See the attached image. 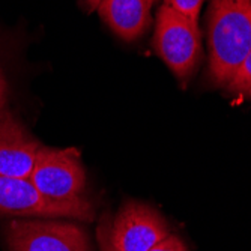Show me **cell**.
Returning <instances> with one entry per match:
<instances>
[{
	"label": "cell",
	"mask_w": 251,
	"mask_h": 251,
	"mask_svg": "<svg viewBox=\"0 0 251 251\" xmlns=\"http://www.w3.org/2000/svg\"><path fill=\"white\" fill-rule=\"evenodd\" d=\"M164 5H167L172 9L197 21L199 15H200L201 5H203V0H164Z\"/></svg>",
	"instance_id": "30bf717a"
},
{
	"label": "cell",
	"mask_w": 251,
	"mask_h": 251,
	"mask_svg": "<svg viewBox=\"0 0 251 251\" xmlns=\"http://www.w3.org/2000/svg\"><path fill=\"white\" fill-rule=\"evenodd\" d=\"M0 214L38 218H73L94 221L95 206L86 197L53 200L45 197L30 179L0 176Z\"/></svg>",
	"instance_id": "3957f363"
},
{
	"label": "cell",
	"mask_w": 251,
	"mask_h": 251,
	"mask_svg": "<svg viewBox=\"0 0 251 251\" xmlns=\"http://www.w3.org/2000/svg\"><path fill=\"white\" fill-rule=\"evenodd\" d=\"M29 179L49 199L74 200L83 197L86 170L80 152L75 148L42 146Z\"/></svg>",
	"instance_id": "5b68a950"
},
{
	"label": "cell",
	"mask_w": 251,
	"mask_h": 251,
	"mask_svg": "<svg viewBox=\"0 0 251 251\" xmlns=\"http://www.w3.org/2000/svg\"><path fill=\"white\" fill-rule=\"evenodd\" d=\"M83 2L87 5L90 11H94V9H98V6L102 3V0H83Z\"/></svg>",
	"instance_id": "5bb4252c"
},
{
	"label": "cell",
	"mask_w": 251,
	"mask_h": 251,
	"mask_svg": "<svg viewBox=\"0 0 251 251\" xmlns=\"http://www.w3.org/2000/svg\"><path fill=\"white\" fill-rule=\"evenodd\" d=\"M98 12L121 39H139L151 25V5L146 0H102Z\"/></svg>",
	"instance_id": "ba28073f"
},
{
	"label": "cell",
	"mask_w": 251,
	"mask_h": 251,
	"mask_svg": "<svg viewBox=\"0 0 251 251\" xmlns=\"http://www.w3.org/2000/svg\"><path fill=\"white\" fill-rule=\"evenodd\" d=\"M6 95H8V84H6V80L2 74V70H0V108L5 107Z\"/></svg>",
	"instance_id": "4fadbf2b"
},
{
	"label": "cell",
	"mask_w": 251,
	"mask_h": 251,
	"mask_svg": "<svg viewBox=\"0 0 251 251\" xmlns=\"http://www.w3.org/2000/svg\"><path fill=\"white\" fill-rule=\"evenodd\" d=\"M108 221L110 217L108 214H104L98 223V229H97V238H98V245L100 251H116L115 247L111 245L110 238H108Z\"/></svg>",
	"instance_id": "8fae6325"
},
{
	"label": "cell",
	"mask_w": 251,
	"mask_h": 251,
	"mask_svg": "<svg viewBox=\"0 0 251 251\" xmlns=\"http://www.w3.org/2000/svg\"><path fill=\"white\" fill-rule=\"evenodd\" d=\"M151 251H188V248L179 236L170 233L166 239L155 245Z\"/></svg>",
	"instance_id": "7c38bea8"
},
{
	"label": "cell",
	"mask_w": 251,
	"mask_h": 251,
	"mask_svg": "<svg viewBox=\"0 0 251 251\" xmlns=\"http://www.w3.org/2000/svg\"><path fill=\"white\" fill-rule=\"evenodd\" d=\"M169 235L164 217L142 201H126L108 221V238L116 251H151Z\"/></svg>",
	"instance_id": "8992f818"
},
{
	"label": "cell",
	"mask_w": 251,
	"mask_h": 251,
	"mask_svg": "<svg viewBox=\"0 0 251 251\" xmlns=\"http://www.w3.org/2000/svg\"><path fill=\"white\" fill-rule=\"evenodd\" d=\"M3 238L8 251H92L81 226L53 218L12 220Z\"/></svg>",
	"instance_id": "277c9868"
},
{
	"label": "cell",
	"mask_w": 251,
	"mask_h": 251,
	"mask_svg": "<svg viewBox=\"0 0 251 251\" xmlns=\"http://www.w3.org/2000/svg\"><path fill=\"white\" fill-rule=\"evenodd\" d=\"M208 80L226 87L251 51V0H211Z\"/></svg>",
	"instance_id": "6da1fadb"
},
{
	"label": "cell",
	"mask_w": 251,
	"mask_h": 251,
	"mask_svg": "<svg viewBox=\"0 0 251 251\" xmlns=\"http://www.w3.org/2000/svg\"><path fill=\"white\" fill-rule=\"evenodd\" d=\"M146 2H148V3H149L151 6H152V5H153V2H155V0H146Z\"/></svg>",
	"instance_id": "9a60e30c"
},
{
	"label": "cell",
	"mask_w": 251,
	"mask_h": 251,
	"mask_svg": "<svg viewBox=\"0 0 251 251\" xmlns=\"http://www.w3.org/2000/svg\"><path fill=\"white\" fill-rule=\"evenodd\" d=\"M42 145L11 110L0 108V176L29 179Z\"/></svg>",
	"instance_id": "52a82bcc"
},
{
	"label": "cell",
	"mask_w": 251,
	"mask_h": 251,
	"mask_svg": "<svg viewBox=\"0 0 251 251\" xmlns=\"http://www.w3.org/2000/svg\"><path fill=\"white\" fill-rule=\"evenodd\" d=\"M226 89L229 92L251 98V51L242 60L236 73L233 74L232 80L226 86Z\"/></svg>",
	"instance_id": "9c48e42d"
},
{
	"label": "cell",
	"mask_w": 251,
	"mask_h": 251,
	"mask_svg": "<svg viewBox=\"0 0 251 251\" xmlns=\"http://www.w3.org/2000/svg\"><path fill=\"white\" fill-rule=\"evenodd\" d=\"M153 49L180 83H187L203 57L201 33L197 21L167 5L158 11Z\"/></svg>",
	"instance_id": "7a4b0ae2"
}]
</instances>
